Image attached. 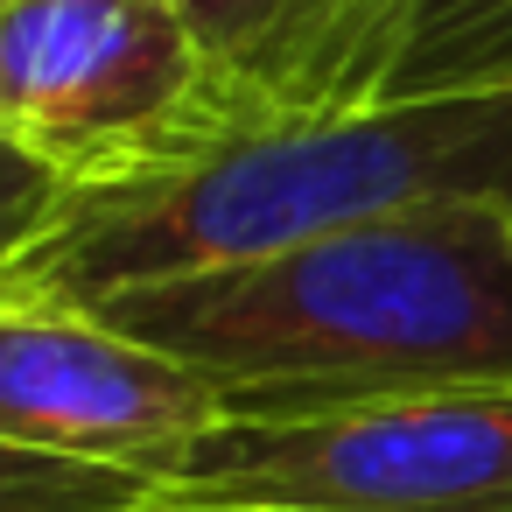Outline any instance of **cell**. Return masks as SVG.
Listing matches in <instances>:
<instances>
[{
    "label": "cell",
    "mask_w": 512,
    "mask_h": 512,
    "mask_svg": "<svg viewBox=\"0 0 512 512\" xmlns=\"http://www.w3.org/2000/svg\"><path fill=\"white\" fill-rule=\"evenodd\" d=\"M0 281L106 302L120 288L253 267L414 211H512V85L309 106L232 127L176 169L50 190L29 169Z\"/></svg>",
    "instance_id": "1"
},
{
    "label": "cell",
    "mask_w": 512,
    "mask_h": 512,
    "mask_svg": "<svg viewBox=\"0 0 512 512\" xmlns=\"http://www.w3.org/2000/svg\"><path fill=\"white\" fill-rule=\"evenodd\" d=\"M197 365L232 421H316L512 386V211H414L316 246L92 302Z\"/></svg>",
    "instance_id": "2"
},
{
    "label": "cell",
    "mask_w": 512,
    "mask_h": 512,
    "mask_svg": "<svg viewBox=\"0 0 512 512\" xmlns=\"http://www.w3.org/2000/svg\"><path fill=\"white\" fill-rule=\"evenodd\" d=\"M267 113L295 106L211 71L176 0H0V134L50 190L176 169Z\"/></svg>",
    "instance_id": "3"
},
{
    "label": "cell",
    "mask_w": 512,
    "mask_h": 512,
    "mask_svg": "<svg viewBox=\"0 0 512 512\" xmlns=\"http://www.w3.org/2000/svg\"><path fill=\"white\" fill-rule=\"evenodd\" d=\"M162 491L274 512H512V386L225 421Z\"/></svg>",
    "instance_id": "4"
},
{
    "label": "cell",
    "mask_w": 512,
    "mask_h": 512,
    "mask_svg": "<svg viewBox=\"0 0 512 512\" xmlns=\"http://www.w3.org/2000/svg\"><path fill=\"white\" fill-rule=\"evenodd\" d=\"M225 421L232 407L197 365L113 330L92 302L0 281V442L106 456L169 484Z\"/></svg>",
    "instance_id": "5"
},
{
    "label": "cell",
    "mask_w": 512,
    "mask_h": 512,
    "mask_svg": "<svg viewBox=\"0 0 512 512\" xmlns=\"http://www.w3.org/2000/svg\"><path fill=\"white\" fill-rule=\"evenodd\" d=\"M512 85V0H393L379 99L505 92Z\"/></svg>",
    "instance_id": "6"
},
{
    "label": "cell",
    "mask_w": 512,
    "mask_h": 512,
    "mask_svg": "<svg viewBox=\"0 0 512 512\" xmlns=\"http://www.w3.org/2000/svg\"><path fill=\"white\" fill-rule=\"evenodd\" d=\"M176 8H183L190 36L204 43L211 71L295 106V71H302L323 0H176ZM295 113H309V106H295Z\"/></svg>",
    "instance_id": "7"
},
{
    "label": "cell",
    "mask_w": 512,
    "mask_h": 512,
    "mask_svg": "<svg viewBox=\"0 0 512 512\" xmlns=\"http://www.w3.org/2000/svg\"><path fill=\"white\" fill-rule=\"evenodd\" d=\"M162 498V477L71 456V449H29L0 442V512H141Z\"/></svg>",
    "instance_id": "8"
},
{
    "label": "cell",
    "mask_w": 512,
    "mask_h": 512,
    "mask_svg": "<svg viewBox=\"0 0 512 512\" xmlns=\"http://www.w3.org/2000/svg\"><path fill=\"white\" fill-rule=\"evenodd\" d=\"M141 512H274V505H225V498H176V491H162Z\"/></svg>",
    "instance_id": "9"
}]
</instances>
